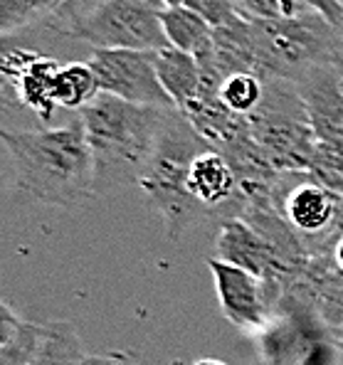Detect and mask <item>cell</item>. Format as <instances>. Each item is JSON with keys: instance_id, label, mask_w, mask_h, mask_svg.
Listing matches in <instances>:
<instances>
[{"instance_id": "obj_1", "label": "cell", "mask_w": 343, "mask_h": 365, "mask_svg": "<svg viewBox=\"0 0 343 365\" xmlns=\"http://www.w3.org/2000/svg\"><path fill=\"white\" fill-rule=\"evenodd\" d=\"M15 187L32 200L77 207L94 195V160L82 119L35 131H3Z\"/></svg>"}, {"instance_id": "obj_2", "label": "cell", "mask_w": 343, "mask_h": 365, "mask_svg": "<svg viewBox=\"0 0 343 365\" xmlns=\"http://www.w3.org/2000/svg\"><path fill=\"white\" fill-rule=\"evenodd\" d=\"M175 109L138 106L101 94L79 111L94 160V195L136 185Z\"/></svg>"}, {"instance_id": "obj_3", "label": "cell", "mask_w": 343, "mask_h": 365, "mask_svg": "<svg viewBox=\"0 0 343 365\" xmlns=\"http://www.w3.org/2000/svg\"><path fill=\"white\" fill-rule=\"evenodd\" d=\"M205 148L210 146L175 109L168 116V123H165L156 148L136 182L146 195L148 205L160 215L165 235L170 240H180L193 225L210 220L203 205H198L195 197L188 190L190 165Z\"/></svg>"}, {"instance_id": "obj_4", "label": "cell", "mask_w": 343, "mask_h": 365, "mask_svg": "<svg viewBox=\"0 0 343 365\" xmlns=\"http://www.w3.org/2000/svg\"><path fill=\"white\" fill-rule=\"evenodd\" d=\"M245 119L250 138L272 168L280 173H309L319 141L297 84L265 79V99Z\"/></svg>"}, {"instance_id": "obj_5", "label": "cell", "mask_w": 343, "mask_h": 365, "mask_svg": "<svg viewBox=\"0 0 343 365\" xmlns=\"http://www.w3.org/2000/svg\"><path fill=\"white\" fill-rule=\"evenodd\" d=\"M257 74L262 79L302 82L312 69L334 64L336 28L319 13L292 20H250Z\"/></svg>"}, {"instance_id": "obj_6", "label": "cell", "mask_w": 343, "mask_h": 365, "mask_svg": "<svg viewBox=\"0 0 343 365\" xmlns=\"http://www.w3.org/2000/svg\"><path fill=\"white\" fill-rule=\"evenodd\" d=\"M160 0H106L96 10L72 25L64 37L82 40L94 50H168L160 13Z\"/></svg>"}, {"instance_id": "obj_7", "label": "cell", "mask_w": 343, "mask_h": 365, "mask_svg": "<svg viewBox=\"0 0 343 365\" xmlns=\"http://www.w3.org/2000/svg\"><path fill=\"white\" fill-rule=\"evenodd\" d=\"M87 62L99 79L101 94L116 96V99L138 106L175 109L158 79V52L94 50Z\"/></svg>"}, {"instance_id": "obj_8", "label": "cell", "mask_w": 343, "mask_h": 365, "mask_svg": "<svg viewBox=\"0 0 343 365\" xmlns=\"http://www.w3.org/2000/svg\"><path fill=\"white\" fill-rule=\"evenodd\" d=\"M215 259H222L262 279L275 299V309L282 284H287L289 279L304 269V267L292 264L265 235L257 232L242 217L220 222V232L215 237Z\"/></svg>"}, {"instance_id": "obj_9", "label": "cell", "mask_w": 343, "mask_h": 365, "mask_svg": "<svg viewBox=\"0 0 343 365\" xmlns=\"http://www.w3.org/2000/svg\"><path fill=\"white\" fill-rule=\"evenodd\" d=\"M208 269L213 274V284H215V294L225 319L235 329L250 336L265 334L277 316L275 299H272L267 284L255 274L215 259V257L208 259Z\"/></svg>"}, {"instance_id": "obj_10", "label": "cell", "mask_w": 343, "mask_h": 365, "mask_svg": "<svg viewBox=\"0 0 343 365\" xmlns=\"http://www.w3.org/2000/svg\"><path fill=\"white\" fill-rule=\"evenodd\" d=\"M339 200V195L312 180L309 173H304L294 182L292 190L284 197V217L294 227V232L302 237L312 257L334 255V247L339 242L334 235Z\"/></svg>"}, {"instance_id": "obj_11", "label": "cell", "mask_w": 343, "mask_h": 365, "mask_svg": "<svg viewBox=\"0 0 343 365\" xmlns=\"http://www.w3.org/2000/svg\"><path fill=\"white\" fill-rule=\"evenodd\" d=\"M0 69L5 87L15 91L20 106L30 109L40 121H52L57 111L55 84L62 64L32 50H5Z\"/></svg>"}, {"instance_id": "obj_12", "label": "cell", "mask_w": 343, "mask_h": 365, "mask_svg": "<svg viewBox=\"0 0 343 365\" xmlns=\"http://www.w3.org/2000/svg\"><path fill=\"white\" fill-rule=\"evenodd\" d=\"M188 190L195 197L198 205L208 212L215 222L240 217L242 200H240V180L237 170L215 148H205L190 165L188 175Z\"/></svg>"}, {"instance_id": "obj_13", "label": "cell", "mask_w": 343, "mask_h": 365, "mask_svg": "<svg viewBox=\"0 0 343 365\" xmlns=\"http://www.w3.org/2000/svg\"><path fill=\"white\" fill-rule=\"evenodd\" d=\"M297 89L307 106L316 141L343 148V82L334 64L312 69L297 82Z\"/></svg>"}, {"instance_id": "obj_14", "label": "cell", "mask_w": 343, "mask_h": 365, "mask_svg": "<svg viewBox=\"0 0 343 365\" xmlns=\"http://www.w3.org/2000/svg\"><path fill=\"white\" fill-rule=\"evenodd\" d=\"M87 358L82 338L69 321H47L37 329L25 365H87Z\"/></svg>"}, {"instance_id": "obj_15", "label": "cell", "mask_w": 343, "mask_h": 365, "mask_svg": "<svg viewBox=\"0 0 343 365\" xmlns=\"http://www.w3.org/2000/svg\"><path fill=\"white\" fill-rule=\"evenodd\" d=\"M158 79L163 84L165 94L175 104V109H185L190 101L200 96L203 89V69L195 55H188L175 47L158 52Z\"/></svg>"}, {"instance_id": "obj_16", "label": "cell", "mask_w": 343, "mask_h": 365, "mask_svg": "<svg viewBox=\"0 0 343 365\" xmlns=\"http://www.w3.org/2000/svg\"><path fill=\"white\" fill-rule=\"evenodd\" d=\"M165 40L170 47L188 55L203 57L213 50V30L205 20L190 8H165L160 13Z\"/></svg>"}, {"instance_id": "obj_17", "label": "cell", "mask_w": 343, "mask_h": 365, "mask_svg": "<svg viewBox=\"0 0 343 365\" xmlns=\"http://www.w3.org/2000/svg\"><path fill=\"white\" fill-rule=\"evenodd\" d=\"M101 96L99 79L89 62H67L62 64L55 84V99L57 106L69 111H82L89 104H94Z\"/></svg>"}, {"instance_id": "obj_18", "label": "cell", "mask_w": 343, "mask_h": 365, "mask_svg": "<svg viewBox=\"0 0 343 365\" xmlns=\"http://www.w3.org/2000/svg\"><path fill=\"white\" fill-rule=\"evenodd\" d=\"M62 5L64 0H0V32L8 40L40 20H50Z\"/></svg>"}, {"instance_id": "obj_19", "label": "cell", "mask_w": 343, "mask_h": 365, "mask_svg": "<svg viewBox=\"0 0 343 365\" xmlns=\"http://www.w3.org/2000/svg\"><path fill=\"white\" fill-rule=\"evenodd\" d=\"M265 99V79L250 72L230 74L220 87V101L237 116H250Z\"/></svg>"}, {"instance_id": "obj_20", "label": "cell", "mask_w": 343, "mask_h": 365, "mask_svg": "<svg viewBox=\"0 0 343 365\" xmlns=\"http://www.w3.org/2000/svg\"><path fill=\"white\" fill-rule=\"evenodd\" d=\"M309 175L319 185H324L326 190L343 197V148L319 143L312 160V168H309Z\"/></svg>"}, {"instance_id": "obj_21", "label": "cell", "mask_w": 343, "mask_h": 365, "mask_svg": "<svg viewBox=\"0 0 343 365\" xmlns=\"http://www.w3.org/2000/svg\"><path fill=\"white\" fill-rule=\"evenodd\" d=\"M245 20H292L312 10L302 0H235Z\"/></svg>"}, {"instance_id": "obj_22", "label": "cell", "mask_w": 343, "mask_h": 365, "mask_svg": "<svg viewBox=\"0 0 343 365\" xmlns=\"http://www.w3.org/2000/svg\"><path fill=\"white\" fill-rule=\"evenodd\" d=\"M185 8L198 13L213 30L232 23L237 18V5L235 0H185Z\"/></svg>"}, {"instance_id": "obj_23", "label": "cell", "mask_w": 343, "mask_h": 365, "mask_svg": "<svg viewBox=\"0 0 343 365\" xmlns=\"http://www.w3.org/2000/svg\"><path fill=\"white\" fill-rule=\"evenodd\" d=\"M106 0H64V5L52 15L47 23H50V30L64 35L72 25H77L82 18H87L92 10H96L99 5H104Z\"/></svg>"}, {"instance_id": "obj_24", "label": "cell", "mask_w": 343, "mask_h": 365, "mask_svg": "<svg viewBox=\"0 0 343 365\" xmlns=\"http://www.w3.org/2000/svg\"><path fill=\"white\" fill-rule=\"evenodd\" d=\"M312 13H319L324 20H329L334 28L343 23V0H302Z\"/></svg>"}, {"instance_id": "obj_25", "label": "cell", "mask_w": 343, "mask_h": 365, "mask_svg": "<svg viewBox=\"0 0 343 365\" xmlns=\"http://www.w3.org/2000/svg\"><path fill=\"white\" fill-rule=\"evenodd\" d=\"M87 365H133L126 361L124 356H116V353H101V356H89Z\"/></svg>"}, {"instance_id": "obj_26", "label": "cell", "mask_w": 343, "mask_h": 365, "mask_svg": "<svg viewBox=\"0 0 343 365\" xmlns=\"http://www.w3.org/2000/svg\"><path fill=\"white\" fill-rule=\"evenodd\" d=\"M334 67L339 72L341 82H343V23L336 28V42H334Z\"/></svg>"}, {"instance_id": "obj_27", "label": "cell", "mask_w": 343, "mask_h": 365, "mask_svg": "<svg viewBox=\"0 0 343 365\" xmlns=\"http://www.w3.org/2000/svg\"><path fill=\"white\" fill-rule=\"evenodd\" d=\"M334 235H336V240L343 235V197L339 200V212H336V222H334Z\"/></svg>"}, {"instance_id": "obj_28", "label": "cell", "mask_w": 343, "mask_h": 365, "mask_svg": "<svg viewBox=\"0 0 343 365\" xmlns=\"http://www.w3.org/2000/svg\"><path fill=\"white\" fill-rule=\"evenodd\" d=\"M334 262H336V267H339V269L343 272V235L339 237V242H336V247H334Z\"/></svg>"}, {"instance_id": "obj_29", "label": "cell", "mask_w": 343, "mask_h": 365, "mask_svg": "<svg viewBox=\"0 0 343 365\" xmlns=\"http://www.w3.org/2000/svg\"><path fill=\"white\" fill-rule=\"evenodd\" d=\"M193 365H227V363L220 361V358H200V361H195Z\"/></svg>"}, {"instance_id": "obj_30", "label": "cell", "mask_w": 343, "mask_h": 365, "mask_svg": "<svg viewBox=\"0 0 343 365\" xmlns=\"http://www.w3.org/2000/svg\"><path fill=\"white\" fill-rule=\"evenodd\" d=\"M163 8H185V0H160Z\"/></svg>"}, {"instance_id": "obj_31", "label": "cell", "mask_w": 343, "mask_h": 365, "mask_svg": "<svg viewBox=\"0 0 343 365\" xmlns=\"http://www.w3.org/2000/svg\"><path fill=\"white\" fill-rule=\"evenodd\" d=\"M336 343H343V331H341L339 336H336Z\"/></svg>"}, {"instance_id": "obj_32", "label": "cell", "mask_w": 343, "mask_h": 365, "mask_svg": "<svg viewBox=\"0 0 343 365\" xmlns=\"http://www.w3.org/2000/svg\"><path fill=\"white\" fill-rule=\"evenodd\" d=\"M336 346H339V348H341V351H343V343H336Z\"/></svg>"}]
</instances>
